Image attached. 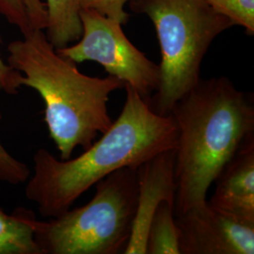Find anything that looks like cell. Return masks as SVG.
<instances>
[{"label":"cell","mask_w":254,"mask_h":254,"mask_svg":"<svg viewBox=\"0 0 254 254\" xmlns=\"http://www.w3.org/2000/svg\"><path fill=\"white\" fill-rule=\"evenodd\" d=\"M127 98L118 118L99 140L73 159H57L46 149L37 151L33 175L26 196L35 202L40 215L56 218L110 173L137 168L154 155L175 149L177 128L171 115L153 111L138 92L125 85Z\"/></svg>","instance_id":"cell-1"},{"label":"cell","mask_w":254,"mask_h":254,"mask_svg":"<svg viewBox=\"0 0 254 254\" xmlns=\"http://www.w3.org/2000/svg\"><path fill=\"white\" fill-rule=\"evenodd\" d=\"M177 128L174 216L204 204L225 165L254 140L252 93L225 76L200 79L169 114Z\"/></svg>","instance_id":"cell-2"},{"label":"cell","mask_w":254,"mask_h":254,"mask_svg":"<svg viewBox=\"0 0 254 254\" xmlns=\"http://www.w3.org/2000/svg\"><path fill=\"white\" fill-rule=\"evenodd\" d=\"M8 64L22 74L21 84L34 89L45 102V122L61 159L77 147L86 150L113 121L110 94L125 88L116 76L92 77L58 53L44 30H32L8 46Z\"/></svg>","instance_id":"cell-3"},{"label":"cell","mask_w":254,"mask_h":254,"mask_svg":"<svg viewBox=\"0 0 254 254\" xmlns=\"http://www.w3.org/2000/svg\"><path fill=\"white\" fill-rule=\"evenodd\" d=\"M130 8L147 15L155 27L161 51L159 83L145 100L167 116L200 80V65L217 37L233 23L206 0H130Z\"/></svg>","instance_id":"cell-4"},{"label":"cell","mask_w":254,"mask_h":254,"mask_svg":"<svg viewBox=\"0 0 254 254\" xmlns=\"http://www.w3.org/2000/svg\"><path fill=\"white\" fill-rule=\"evenodd\" d=\"M137 168L120 169L97 182L94 197L84 206L48 221L37 219L41 254H124L136 215Z\"/></svg>","instance_id":"cell-5"},{"label":"cell","mask_w":254,"mask_h":254,"mask_svg":"<svg viewBox=\"0 0 254 254\" xmlns=\"http://www.w3.org/2000/svg\"><path fill=\"white\" fill-rule=\"evenodd\" d=\"M82 35L73 46L56 49L73 62H95L148 100L159 83V66L126 36L122 24L90 9H80Z\"/></svg>","instance_id":"cell-6"},{"label":"cell","mask_w":254,"mask_h":254,"mask_svg":"<svg viewBox=\"0 0 254 254\" xmlns=\"http://www.w3.org/2000/svg\"><path fill=\"white\" fill-rule=\"evenodd\" d=\"M180 254H254V225L206 201L175 216Z\"/></svg>","instance_id":"cell-7"},{"label":"cell","mask_w":254,"mask_h":254,"mask_svg":"<svg viewBox=\"0 0 254 254\" xmlns=\"http://www.w3.org/2000/svg\"><path fill=\"white\" fill-rule=\"evenodd\" d=\"M174 149L154 155L137 168V202L132 233L124 254H146L150 222L162 201L174 204Z\"/></svg>","instance_id":"cell-8"},{"label":"cell","mask_w":254,"mask_h":254,"mask_svg":"<svg viewBox=\"0 0 254 254\" xmlns=\"http://www.w3.org/2000/svg\"><path fill=\"white\" fill-rule=\"evenodd\" d=\"M214 183L215 193L209 204L254 225V140L237 152Z\"/></svg>","instance_id":"cell-9"},{"label":"cell","mask_w":254,"mask_h":254,"mask_svg":"<svg viewBox=\"0 0 254 254\" xmlns=\"http://www.w3.org/2000/svg\"><path fill=\"white\" fill-rule=\"evenodd\" d=\"M35 214L19 207L11 214L0 208V254H42L35 240Z\"/></svg>","instance_id":"cell-10"},{"label":"cell","mask_w":254,"mask_h":254,"mask_svg":"<svg viewBox=\"0 0 254 254\" xmlns=\"http://www.w3.org/2000/svg\"><path fill=\"white\" fill-rule=\"evenodd\" d=\"M46 37L56 49L69 46L82 35L79 0H47Z\"/></svg>","instance_id":"cell-11"},{"label":"cell","mask_w":254,"mask_h":254,"mask_svg":"<svg viewBox=\"0 0 254 254\" xmlns=\"http://www.w3.org/2000/svg\"><path fill=\"white\" fill-rule=\"evenodd\" d=\"M146 254H180L173 202L162 201L155 210L148 229Z\"/></svg>","instance_id":"cell-12"},{"label":"cell","mask_w":254,"mask_h":254,"mask_svg":"<svg viewBox=\"0 0 254 254\" xmlns=\"http://www.w3.org/2000/svg\"><path fill=\"white\" fill-rule=\"evenodd\" d=\"M217 12L227 17L235 26L246 29L249 35L254 34V0H206Z\"/></svg>","instance_id":"cell-13"},{"label":"cell","mask_w":254,"mask_h":254,"mask_svg":"<svg viewBox=\"0 0 254 254\" xmlns=\"http://www.w3.org/2000/svg\"><path fill=\"white\" fill-rule=\"evenodd\" d=\"M1 119L0 112V121ZM29 177L30 171L27 165L12 157L0 142V181L20 185L26 183Z\"/></svg>","instance_id":"cell-14"},{"label":"cell","mask_w":254,"mask_h":254,"mask_svg":"<svg viewBox=\"0 0 254 254\" xmlns=\"http://www.w3.org/2000/svg\"><path fill=\"white\" fill-rule=\"evenodd\" d=\"M80 9H90L122 25L127 24L129 14L125 7L130 0H79Z\"/></svg>","instance_id":"cell-15"},{"label":"cell","mask_w":254,"mask_h":254,"mask_svg":"<svg viewBox=\"0 0 254 254\" xmlns=\"http://www.w3.org/2000/svg\"><path fill=\"white\" fill-rule=\"evenodd\" d=\"M0 13L18 27L23 36L32 31L24 0H0Z\"/></svg>","instance_id":"cell-16"},{"label":"cell","mask_w":254,"mask_h":254,"mask_svg":"<svg viewBox=\"0 0 254 254\" xmlns=\"http://www.w3.org/2000/svg\"><path fill=\"white\" fill-rule=\"evenodd\" d=\"M21 78V73L5 64L0 57V91L12 95L17 94L22 86Z\"/></svg>","instance_id":"cell-17"}]
</instances>
